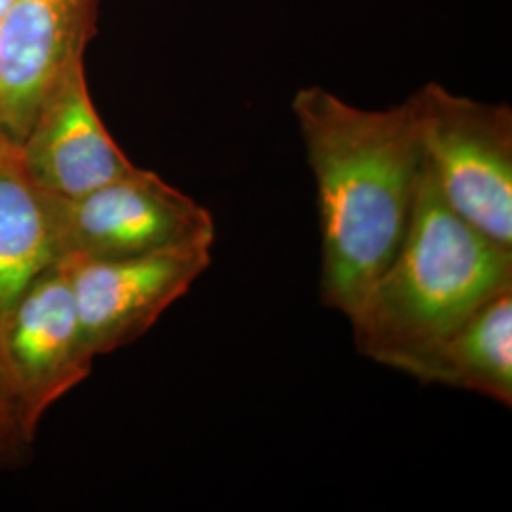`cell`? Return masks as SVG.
I'll list each match as a JSON object with an SVG mask.
<instances>
[{"label": "cell", "mask_w": 512, "mask_h": 512, "mask_svg": "<svg viewBox=\"0 0 512 512\" xmlns=\"http://www.w3.org/2000/svg\"><path fill=\"white\" fill-rule=\"evenodd\" d=\"M54 213L59 258L110 260L215 241L209 209L141 167L84 196H54Z\"/></svg>", "instance_id": "277c9868"}, {"label": "cell", "mask_w": 512, "mask_h": 512, "mask_svg": "<svg viewBox=\"0 0 512 512\" xmlns=\"http://www.w3.org/2000/svg\"><path fill=\"white\" fill-rule=\"evenodd\" d=\"M10 2H12V0H0V21L4 18V14H6L8 6H10Z\"/></svg>", "instance_id": "7c38bea8"}, {"label": "cell", "mask_w": 512, "mask_h": 512, "mask_svg": "<svg viewBox=\"0 0 512 512\" xmlns=\"http://www.w3.org/2000/svg\"><path fill=\"white\" fill-rule=\"evenodd\" d=\"M19 152L31 177L63 200L84 196L137 167L93 105L84 57L73 59L55 78Z\"/></svg>", "instance_id": "ba28073f"}, {"label": "cell", "mask_w": 512, "mask_h": 512, "mask_svg": "<svg viewBox=\"0 0 512 512\" xmlns=\"http://www.w3.org/2000/svg\"><path fill=\"white\" fill-rule=\"evenodd\" d=\"M65 260L84 336L99 357L152 329L211 266V247L110 260Z\"/></svg>", "instance_id": "8992f818"}, {"label": "cell", "mask_w": 512, "mask_h": 512, "mask_svg": "<svg viewBox=\"0 0 512 512\" xmlns=\"http://www.w3.org/2000/svg\"><path fill=\"white\" fill-rule=\"evenodd\" d=\"M31 444L19 420L18 406L0 366V461L18 459Z\"/></svg>", "instance_id": "8fae6325"}, {"label": "cell", "mask_w": 512, "mask_h": 512, "mask_svg": "<svg viewBox=\"0 0 512 512\" xmlns=\"http://www.w3.org/2000/svg\"><path fill=\"white\" fill-rule=\"evenodd\" d=\"M412 378L450 385L512 404V287L463 319L421 363Z\"/></svg>", "instance_id": "30bf717a"}, {"label": "cell", "mask_w": 512, "mask_h": 512, "mask_svg": "<svg viewBox=\"0 0 512 512\" xmlns=\"http://www.w3.org/2000/svg\"><path fill=\"white\" fill-rule=\"evenodd\" d=\"M293 114L317 184L321 302L351 317L403 243L420 188V128L410 99L355 107L321 86Z\"/></svg>", "instance_id": "6da1fadb"}, {"label": "cell", "mask_w": 512, "mask_h": 512, "mask_svg": "<svg viewBox=\"0 0 512 512\" xmlns=\"http://www.w3.org/2000/svg\"><path fill=\"white\" fill-rule=\"evenodd\" d=\"M57 260L54 196L31 177L18 145L0 137V321Z\"/></svg>", "instance_id": "9c48e42d"}, {"label": "cell", "mask_w": 512, "mask_h": 512, "mask_svg": "<svg viewBox=\"0 0 512 512\" xmlns=\"http://www.w3.org/2000/svg\"><path fill=\"white\" fill-rule=\"evenodd\" d=\"M410 103L423 169L444 203L484 238L512 251V109L429 82Z\"/></svg>", "instance_id": "3957f363"}, {"label": "cell", "mask_w": 512, "mask_h": 512, "mask_svg": "<svg viewBox=\"0 0 512 512\" xmlns=\"http://www.w3.org/2000/svg\"><path fill=\"white\" fill-rule=\"evenodd\" d=\"M93 361L76 310L69 264L59 258L0 321V366L31 442L46 412L92 374Z\"/></svg>", "instance_id": "5b68a950"}, {"label": "cell", "mask_w": 512, "mask_h": 512, "mask_svg": "<svg viewBox=\"0 0 512 512\" xmlns=\"http://www.w3.org/2000/svg\"><path fill=\"white\" fill-rule=\"evenodd\" d=\"M105 0H12L0 21V137L21 145L59 73L84 57Z\"/></svg>", "instance_id": "52a82bcc"}, {"label": "cell", "mask_w": 512, "mask_h": 512, "mask_svg": "<svg viewBox=\"0 0 512 512\" xmlns=\"http://www.w3.org/2000/svg\"><path fill=\"white\" fill-rule=\"evenodd\" d=\"M507 287L512 251L459 219L421 169L403 243L349 317L357 351L412 376L463 319Z\"/></svg>", "instance_id": "7a4b0ae2"}]
</instances>
